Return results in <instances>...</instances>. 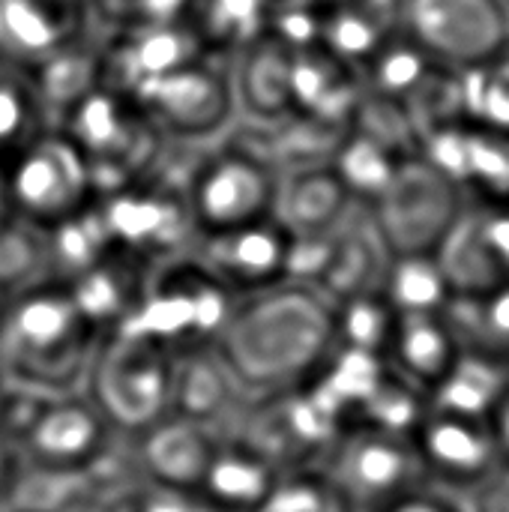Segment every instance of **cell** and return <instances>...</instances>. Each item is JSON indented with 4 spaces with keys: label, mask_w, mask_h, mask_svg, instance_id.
Returning <instances> with one entry per match:
<instances>
[{
    "label": "cell",
    "mask_w": 509,
    "mask_h": 512,
    "mask_svg": "<svg viewBox=\"0 0 509 512\" xmlns=\"http://www.w3.org/2000/svg\"><path fill=\"white\" fill-rule=\"evenodd\" d=\"M153 276V267L114 249L99 264H93L87 273H81L75 282H69V294L78 303V309L105 333L120 330L129 315L138 309L147 282Z\"/></svg>",
    "instance_id": "7402d4cb"
},
{
    "label": "cell",
    "mask_w": 509,
    "mask_h": 512,
    "mask_svg": "<svg viewBox=\"0 0 509 512\" xmlns=\"http://www.w3.org/2000/svg\"><path fill=\"white\" fill-rule=\"evenodd\" d=\"M444 318L462 351L509 363V285L453 294Z\"/></svg>",
    "instance_id": "83f0119b"
},
{
    "label": "cell",
    "mask_w": 509,
    "mask_h": 512,
    "mask_svg": "<svg viewBox=\"0 0 509 512\" xmlns=\"http://www.w3.org/2000/svg\"><path fill=\"white\" fill-rule=\"evenodd\" d=\"M336 348L333 306L300 282L237 300L216 351L249 399L303 387Z\"/></svg>",
    "instance_id": "6da1fadb"
},
{
    "label": "cell",
    "mask_w": 509,
    "mask_h": 512,
    "mask_svg": "<svg viewBox=\"0 0 509 512\" xmlns=\"http://www.w3.org/2000/svg\"><path fill=\"white\" fill-rule=\"evenodd\" d=\"M3 426L21 471L39 477H93L126 444L84 390L48 396L3 381Z\"/></svg>",
    "instance_id": "3957f363"
},
{
    "label": "cell",
    "mask_w": 509,
    "mask_h": 512,
    "mask_svg": "<svg viewBox=\"0 0 509 512\" xmlns=\"http://www.w3.org/2000/svg\"><path fill=\"white\" fill-rule=\"evenodd\" d=\"M96 204L114 249L150 264L153 270L186 258L195 243L183 180H174L162 168L102 195Z\"/></svg>",
    "instance_id": "9c48e42d"
},
{
    "label": "cell",
    "mask_w": 509,
    "mask_h": 512,
    "mask_svg": "<svg viewBox=\"0 0 509 512\" xmlns=\"http://www.w3.org/2000/svg\"><path fill=\"white\" fill-rule=\"evenodd\" d=\"M51 126V111L33 78L0 60V171Z\"/></svg>",
    "instance_id": "f1b7e54d"
},
{
    "label": "cell",
    "mask_w": 509,
    "mask_h": 512,
    "mask_svg": "<svg viewBox=\"0 0 509 512\" xmlns=\"http://www.w3.org/2000/svg\"><path fill=\"white\" fill-rule=\"evenodd\" d=\"M396 309L384 297V291H366L354 294L333 306V324H336V345L351 351H366L375 357H387L390 336L396 327Z\"/></svg>",
    "instance_id": "4dcf8cb0"
},
{
    "label": "cell",
    "mask_w": 509,
    "mask_h": 512,
    "mask_svg": "<svg viewBox=\"0 0 509 512\" xmlns=\"http://www.w3.org/2000/svg\"><path fill=\"white\" fill-rule=\"evenodd\" d=\"M285 474L249 444L231 438L222 441L207 474L198 483V495L219 512H255Z\"/></svg>",
    "instance_id": "cb8c5ba5"
},
{
    "label": "cell",
    "mask_w": 509,
    "mask_h": 512,
    "mask_svg": "<svg viewBox=\"0 0 509 512\" xmlns=\"http://www.w3.org/2000/svg\"><path fill=\"white\" fill-rule=\"evenodd\" d=\"M342 429L345 426L303 384L276 396L252 399L237 441L258 450L282 474H300L321 471Z\"/></svg>",
    "instance_id": "4fadbf2b"
},
{
    "label": "cell",
    "mask_w": 509,
    "mask_h": 512,
    "mask_svg": "<svg viewBox=\"0 0 509 512\" xmlns=\"http://www.w3.org/2000/svg\"><path fill=\"white\" fill-rule=\"evenodd\" d=\"M99 21L81 0H0V60L33 72L45 60L90 42Z\"/></svg>",
    "instance_id": "ac0fdd59"
},
{
    "label": "cell",
    "mask_w": 509,
    "mask_h": 512,
    "mask_svg": "<svg viewBox=\"0 0 509 512\" xmlns=\"http://www.w3.org/2000/svg\"><path fill=\"white\" fill-rule=\"evenodd\" d=\"M459 501L465 512H509V468L459 495Z\"/></svg>",
    "instance_id": "d590c367"
},
{
    "label": "cell",
    "mask_w": 509,
    "mask_h": 512,
    "mask_svg": "<svg viewBox=\"0 0 509 512\" xmlns=\"http://www.w3.org/2000/svg\"><path fill=\"white\" fill-rule=\"evenodd\" d=\"M174 369L177 357L168 348L114 330L102 336L93 354L84 393L111 429L132 441L174 414Z\"/></svg>",
    "instance_id": "5b68a950"
},
{
    "label": "cell",
    "mask_w": 509,
    "mask_h": 512,
    "mask_svg": "<svg viewBox=\"0 0 509 512\" xmlns=\"http://www.w3.org/2000/svg\"><path fill=\"white\" fill-rule=\"evenodd\" d=\"M222 441L225 438H219L213 429L171 414L138 438L126 441V456L132 474L141 480L198 489Z\"/></svg>",
    "instance_id": "d6986e66"
},
{
    "label": "cell",
    "mask_w": 509,
    "mask_h": 512,
    "mask_svg": "<svg viewBox=\"0 0 509 512\" xmlns=\"http://www.w3.org/2000/svg\"><path fill=\"white\" fill-rule=\"evenodd\" d=\"M225 57H198L150 84L135 90L129 99L147 114L156 132L177 147H204L228 132H222L234 114V78L222 66Z\"/></svg>",
    "instance_id": "30bf717a"
},
{
    "label": "cell",
    "mask_w": 509,
    "mask_h": 512,
    "mask_svg": "<svg viewBox=\"0 0 509 512\" xmlns=\"http://www.w3.org/2000/svg\"><path fill=\"white\" fill-rule=\"evenodd\" d=\"M489 429H492V435H495V441L501 447V456H504L509 468V387L507 393L501 396V402L495 405L492 417H489Z\"/></svg>",
    "instance_id": "74e56055"
},
{
    "label": "cell",
    "mask_w": 509,
    "mask_h": 512,
    "mask_svg": "<svg viewBox=\"0 0 509 512\" xmlns=\"http://www.w3.org/2000/svg\"><path fill=\"white\" fill-rule=\"evenodd\" d=\"M237 297L207 276L189 255L153 270L147 291L129 321L126 333L144 336L174 357L216 348Z\"/></svg>",
    "instance_id": "52a82bcc"
},
{
    "label": "cell",
    "mask_w": 509,
    "mask_h": 512,
    "mask_svg": "<svg viewBox=\"0 0 509 512\" xmlns=\"http://www.w3.org/2000/svg\"><path fill=\"white\" fill-rule=\"evenodd\" d=\"M372 512H465L462 510V501H459V495H453V492H444V489H438V486H420V489H414V492H408V495H402V498H396V501H390V504H384V507H378V510Z\"/></svg>",
    "instance_id": "e575fe53"
},
{
    "label": "cell",
    "mask_w": 509,
    "mask_h": 512,
    "mask_svg": "<svg viewBox=\"0 0 509 512\" xmlns=\"http://www.w3.org/2000/svg\"><path fill=\"white\" fill-rule=\"evenodd\" d=\"M462 348L456 342L453 327L447 324L444 312L435 315H399L390 348H387V366L423 390L426 396L435 390V384L453 369Z\"/></svg>",
    "instance_id": "603a6c76"
},
{
    "label": "cell",
    "mask_w": 509,
    "mask_h": 512,
    "mask_svg": "<svg viewBox=\"0 0 509 512\" xmlns=\"http://www.w3.org/2000/svg\"><path fill=\"white\" fill-rule=\"evenodd\" d=\"M42 279V231L15 216L0 219V285L24 288Z\"/></svg>",
    "instance_id": "d6a6232c"
},
{
    "label": "cell",
    "mask_w": 509,
    "mask_h": 512,
    "mask_svg": "<svg viewBox=\"0 0 509 512\" xmlns=\"http://www.w3.org/2000/svg\"><path fill=\"white\" fill-rule=\"evenodd\" d=\"M381 291L396 315H435L444 312L453 297V288L435 252L393 255Z\"/></svg>",
    "instance_id": "f546056e"
},
{
    "label": "cell",
    "mask_w": 509,
    "mask_h": 512,
    "mask_svg": "<svg viewBox=\"0 0 509 512\" xmlns=\"http://www.w3.org/2000/svg\"><path fill=\"white\" fill-rule=\"evenodd\" d=\"M9 297H12V288H3V285H0V318H3V309H6V303H9Z\"/></svg>",
    "instance_id": "ab89813d"
},
{
    "label": "cell",
    "mask_w": 509,
    "mask_h": 512,
    "mask_svg": "<svg viewBox=\"0 0 509 512\" xmlns=\"http://www.w3.org/2000/svg\"><path fill=\"white\" fill-rule=\"evenodd\" d=\"M102 330L78 309L69 288L36 279L12 291L0 318V378L33 393L84 390Z\"/></svg>",
    "instance_id": "7a4b0ae2"
},
{
    "label": "cell",
    "mask_w": 509,
    "mask_h": 512,
    "mask_svg": "<svg viewBox=\"0 0 509 512\" xmlns=\"http://www.w3.org/2000/svg\"><path fill=\"white\" fill-rule=\"evenodd\" d=\"M411 441L429 483L453 495H465L507 468L486 420H468L429 408Z\"/></svg>",
    "instance_id": "e0dca14e"
},
{
    "label": "cell",
    "mask_w": 509,
    "mask_h": 512,
    "mask_svg": "<svg viewBox=\"0 0 509 512\" xmlns=\"http://www.w3.org/2000/svg\"><path fill=\"white\" fill-rule=\"evenodd\" d=\"M12 216L9 213V204H6V186H3V171H0V219Z\"/></svg>",
    "instance_id": "f35d334b"
},
{
    "label": "cell",
    "mask_w": 509,
    "mask_h": 512,
    "mask_svg": "<svg viewBox=\"0 0 509 512\" xmlns=\"http://www.w3.org/2000/svg\"><path fill=\"white\" fill-rule=\"evenodd\" d=\"M435 255L453 294L509 285V198H468Z\"/></svg>",
    "instance_id": "2e32d148"
},
{
    "label": "cell",
    "mask_w": 509,
    "mask_h": 512,
    "mask_svg": "<svg viewBox=\"0 0 509 512\" xmlns=\"http://www.w3.org/2000/svg\"><path fill=\"white\" fill-rule=\"evenodd\" d=\"M114 252L99 204L42 231V279L69 285Z\"/></svg>",
    "instance_id": "4316f807"
},
{
    "label": "cell",
    "mask_w": 509,
    "mask_h": 512,
    "mask_svg": "<svg viewBox=\"0 0 509 512\" xmlns=\"http://www.w3.org/2000/svg\"><path fill=\"white\" fill-rule=\"evenodd\" d=\"M462 189L420 153L405 159L390 186L366 204L390 255L438 252L465 207Z\"/></svg>",
    "instance_id": "7c38bea8"
},
{
    "label": "cell",
    "mask_w": 509,
    "mask_h": 512,
    "mask_svg": "<svg viewBox=\"0 0 509 512\" xmlns=\"http://www.w3.org/2000/svg\"><path fill=\"white\" fill-rule=\"evenodd\" d=\"M3 186L9 213L36 231H48L99 201L84 153L57 126L3 168Z\"/></svg>",
    "instance_id": "ba28073f"
},
{
    "label": "cell",
    "mask_w": 509,
    "mask_h": 512,
    "mask_svg": "<svg viewBox=\"0 0 509 512\" xmlns=\"http://www.w3.org/2000/svg\"><path fill=\"white\" fill-rule=\"evenodd\" d=\"M255 512H351L321 471L285 474Z\"/></svg>",
    "instance_id": "836d02e7"
},
{
    "label": "cell",
    "mask_w": 509,
    "mask_h": 512,
    "mask_svg": "<svg viewBox=\"0 0 509 512\" xmlns=\"http://www.w3.org/2000/svg\"><path fill=\"white\" fill-rule=\"evenodd\" d=\"M294 234L276 219L198 231L189 258L237 300L291 282Z\"/></svg>",
    "instance_id": "9a60e30c"
},
{
    "label": "cell",
    "mask_w": 509,
    "mask_h": 512,
    "mask_svg": "<svg viewBox=\"0 0 509 512\" xmlns=\"http://www.w3.org/2000/svg\"><path fill=\"white\" fill-rule=\"evenodd\" d=\"M249 396L228 372L216 348L192 351L177 357L174 369V414L213 429L219 438L231 441L249 408Z\"/></svg>",
    "instance_id": "ffe728a7"
},
{
    "label": "cell",
    "mask_w": 509,
    "mask_h": 512,
    "mask_svg": "<svg viewBox=\"0 0 509 512\" xmlns=\"http://www.w3.org/2000/svg\"><path fill=\"white\" fill-rule=\"evenodd\" d=\"M509 387V363L489 360L480 354L462 351L453 369L435 384V390L426 396L432 411L468 417V420H486L492 417L495 405Z\"/></svg>",
    "instance_id": "484cf974"
},
{
    "label": "cell",
    "mask_w": 509,
    "mask_h": 512,
    "mask_svg": "<svg viewBox=\"0 0 509 512\" xmlns=\"http://www.w3.org/2000/svg\"><path fill=\"white\" fill-rule=\"evenodd\" d=\"M279 177V168L249 138L225 135L198 147L183 174L195 234L273 216Z\"/></svg>",
    "instance_id": "8992f818"
},
{
    "label": "cell",
    "mask_w": 509,
    "mask_h": 512,
    "mask_svg": "<svg viewBox=\"0 0 509 512\" xmlns=\"http://www.w3.org/2000/svg\"><path fill=\"white\" fill-rule=\"evenodd\" d=\"M183 21L207 54L234 60L267 36L270 0H186Z\"/></svg>",
    "instance_id": "d4e9b609"
},
{
    "label": "cell",
    "mask_w": 509,
    "mask_h": 512,
    "mask_svg": "<svg viewBox=\"0 0 509 512\" xmlns=\"http://www.w3.org/2000/svg\"><path fill=\"white\" fill-rule=\"evenodd\" d=\"M321 474L351 512H372L429 486L414 441L372 426L342 429L321 465Z\"/></svg>",
    "instance_id": "8fae6325"
},
{
    "label": "cell",
    "mask_w": 509,
    "mask_h": 512,
    "mask_svg": "<svg viewBox=\"0 0 509 512\" xmlns=\"http://www.w3.org/2000/svg\"><path fill=\"white\" fill-rule=\"evenodd\" d=\"M54 126L84 153L99 198L153 174L168 153V141L147 114L102 81L72 102Z\"/></svg>",
    "instance_id": "277c9868"
},
{
    "label": "cell",
    "mask_w": 509,
    "mask_h": 512,
    "mask_svg": "<svg viewBox=\"0 0 509 512\" xmlns=\"http://www.w3.org/2000/svg\"><path fill=\"white\" fill-rule=\"evenodd\" d=\"M402 30L441 66L462 72L509 39V0H405Z\"/></svg>",
    "instance_id": "5bb4252c"
},
{
    "label": "cell",
    "mask_w": 509,
    "mask_h": 512,
    "mask_svg": "<svg viewBox=\"0 0 509 512\" xmlns=\"http://www.w3.org/2000/svg\"><path fill=\"white\" fill-rule=\"evenodd\" d=\"M357 204L333 162H318L282 171L273 216L300 237L339 225Z\"/></svg>",
    "instance_id": "44dd1931"
},
{
    "label": "cell",
    "mask_w": 509,
    "mask_h": 512,
    "mask_svg": "<svg viewBox=\"0 0 509 512\" xmlns=\"http://www.w3.org/2000/svg\"><path fill=\"white\" fill-rule=\"evenodd\" d=\"M99 512H219L195 489L132 477L99 498Z\"/></svg>",
    "instance_id": "1f68e13d"
},
{
    "label": "cell",
    "mask_w": 509,
    "mask_h": 512,
    "mask_svg": "<svg viewBox=\"0 0 509 512\" xmlns=\"http://www.w3.org/2000/svg\"><path fill=\"white\" fill-rule=\"evenodd\" d=\"M18 483H21V462L12 450L6 426H3V378H0V512L15 501Z\"/></svg>",
    "instance_id": "8d00e7d4"
}]
</instances>
